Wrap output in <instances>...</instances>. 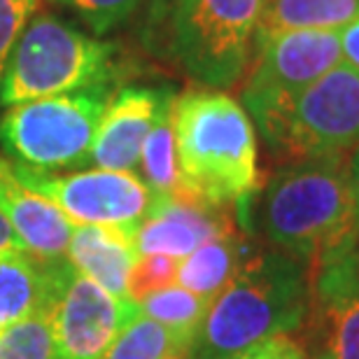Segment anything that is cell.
Wrapping results in <instances>:
<instances>
[{"mask_svg": "<svg viewBox=\"0 0 359 359\" xmlns=\"http://www.w3.org/2000/svg\"><path fill=\"white\" fill-rule=\"evenodd\" d=\"M184 359H219V357H215L210 353H205V350H201V348H191V353L187 355Z\"/></svg>", "mask_w": 359, "mask_h": 359, "instance_id": "obj_31", "label": "cell"}, {"mask_svg": "<svg viewBox=\"0 0 359 359\" xmlns=\"http://www.w3.org/2000/svg\"><path fill=\"white\" fill-rule=\"evenodd\" d=\"M210 304L212 301L198 297L184 287L170 285L166 290L152 292L145 299H140V311L149 320L166 327L184 350H191L201 336Z\"/></svg>", "mask_w": 359, "mask_h": 359, "instance_id": "obj_19", "label": "cell"}, {"mask_svg": "<svg viewBox=\"0 0 359 359\" xmlns=\"http://www.w3.org/2000/svg\"><path fill=\"white\" fill-rule=\"evenodd\" d=\"M276 353H278V336H273V339L255 343V346L241 350V353L229 355L226 359H276Z\"/></svg>", "mask_w": 359, "mask_h": 359, "instance_id": "obj_27", "label": "cell"}, {"mask_svg": "<svg viewBox=\"0 0 359 359\" xmlns=\"http://www.w3.org/2000/svg\"><path fill=\"white\" fill-rule=\"evenodd\" d=\"M117 73V45L87 35L56 14L40 12L28 21L12 49L0 105L110 87Z\"/></svg>", "mask_w": 359, "mask_h": 359, "instance_id": "obj_4", "label": "cell"}, {"mask_svg": "<svg viewBox=\"0 0 359 359\" xmlns=\"http://www.w3.org/2000/svg\"><path fill=\"white\" fill-rule=\"evenodd\" d=\"M110 87H91L7 107L0 117V145L14 163L52 173L89 166Z\"/></svg>", "mask_w": 359, "mask_h": 359, "instance_id": "obj_6", "label": "cell"}, {"mask_svg": "<svg viewBox=\"0 0 359 359\" xmlns=\"http://www.w3.org/2000/svg\"><path fill=\"white\" fill-rule=\"evenodd\" d=\"M264 0H175L173 54L208 89H233L252 63Z\"/></svg>", "mask_w": 359, "mask_h": 359, "instance_id": "obj_7", "label": "cell"}, {"mask_svg": "<svg viewBox=\"0 0 359 359\" xmlns=\"http://www.w3.org/2000/svg\"><path fill=\"white\" fill-rule=\"evenodd\" d=\"M80 17L96 35H105L126 24L152 0H52Z\"/></svg>", "mask_w": 359, "mask_h": 359, "instance_id": "obj_23", "label": "cell"}, {"mask_svg": "<svg viewBox=\"0 0 359 359\" xmlns=\"http://www.w3.org/2000/svg\"><path fill=\"white\" fill-rule=\"evenodd\" d=\"M339 38H341L343 59H346L350 68L359 70V19L339 28Z\"/></svg>", "mask_w": 359, "mask_h": 359, "instance_id": "obj_26", "label": "cell"}, {"mask_svg": "<svg viewBox=\"0 0 359 359\" xmlns=\"http://www.w3.org/2000/svg\"><path fill=\"white\" fill-rule=\"evenodd\" d=\"M231 231H238L233 208L154 194L152 208L135 231V245L140 255H166L180 262L203 243Z\"/></svg>", "mask_w": 359, "mask_h": 359, "instance_id": "obj_13", "label": "cell"}, {"mask_svg": "<svg viewBox=\"0 0 359 359\" xmlns=\"http://www.w3.org/2000/svg\"><path fill=\"white\" fill-rule=\"evenodd\" d=\"M341 61L339 31H285L257 42L243 87L245 110L294 96Z\"/></svg>", "mask_w": 359, "mask_h": 359, "instance_id": "obj_9", "label": "cell"}, {"mask_svg": "<svg viewBox=\"0 0 359 359\" xmlns=\"http://www.w3.org/2000/svg\"><path fill=\"white\" fill-rule=\"evenodd\" d=\"M257 219L271 248L308 271L359 245L348 154L287 163L264 187Z\"/></svg>", "mask_w": 359, "mask_h": 359, "instance_id": "obj_1", "label": "cell"}, {"mask_svg": "<svg viewBox=\"0 0 359 359\" xmlns=\"http://www.w3.org/2000/svg\"><path fill=\"white\" fill-rule=\"evenodd\" d=\"M348 173H350V182H353V191L357 201V217H359V145L348 154Z\"/></svg>", "mask_w": 359, "mask_h": 359, "instance_id": "obj_30", "label": "cell"}, {"mask_svg": "<svg viewBox=\"0 0 359 359\" xmlns=\"http://www.w3.org/2000/svg\"><path fill=\"white\" fill-rule=\"evenodd\" d=\"M0 212L28 252L45 259L66 257L75 224L52 201L28 189L14 173V163L5 156H0Z\"/></svg>", "mask_w": 359, "mask_h": 359, "instance_id": "obj_14", "label": "cell"}, {"mask_svg": "<svg viewBox=\"0 0 359 359\" xmlns=\"http://www.w3.org/2000/svg\"><path fill=\"white\" fill-rule=\"evenodd\" d=\"M359 19V0H264L255 45L285 31H339Z\"/></svg>", "mask_w": 359, "mask_h": 359, "instance_id": "obj_18", "label": "cell"}, {"mask_svg": "<svg viewBox=\"0 0 359 359\" xmlns=\"http://www.w3.org/2000/svg\"><path fill=\"white\" fill-rule=\"evenodd\" d=\"M70 266L68 257L45 259L28 250L0 255V329L49 311Z\"/></svg>", "mask_w": 359, "mask_h": 359, "instance_id": "obj_15", "label": "cell"}, {"mask_svg": "<svg viewBox=\"0 0 359 359\" xmlns=\"http://www.w3.org/2000/svg\"><path fill=\"white\" fill-rule=\"evenodd\" d=\"M308 269L276 248L252 250L210 304L194 348L219 359L299 332L308 313Z\"/></svg>", "mask_w": 359, "mask_h": 359, "instance_id": "obj_3", "label": "cell"}, {"mask_svg": "<svg viewBox=\"0 0 359 359\" xmlns=\"http://www.w3.org/2000/svg\"><path fill=\"white\" fill-rule=\"evenodd\" d=\"M308 313L301 325L311 359H359V245L308 271Z\"/></svg>", "mask_w": 359, "mask_h": 359, "instance_id": "obj_11", "label": "cell"}, {"mask_svg": "<svg viewBox=\"0 0 359 359\" xmlns=\"http://www.w3.org/2000/svg\"><path fill=\"white\" fill-rule=\"evenodd\" d=\"M177 259L166 255H140L128 278V297L133 301L145 299L147 294L166 290L175 283Z\"/></svg>", "mask_w": 359, "mask_h": 359, "instance_id": "obj_24", "label": "cell"}, {"mask_svg": "<svg viewBox=\"0 0 359 359\" xmlns=\"http://www.w3.org/2000/svg\"><path fill=\"white\" fill-rule=\"evenodd\" d=\"M173 103V91L166 87H124L112 93L93 140L89 163L105 170L133 173L140 166L147 135Z\"/></svg>", "mask_w": 359, "mask_h": 359, "instance_id": "obj_12", "label": "cell"}, {"mask_svg": "<svg viewBox=\"0 0 359 359\" xmlns=\"http://www.w3.org/2000/svg\"><path fill=\"white\" fill-rule=\"evenodd\" d=\"M140 313L138 301L114 297L70 266L49 308L56 359H100Z\"/></svg>", "mask_w": 359, "mask_h": 359, "instance_id": "obj_10", "label": "cell"}, {"mask_svg": "<svg viewBox=\"0 0 359 359\" xmlns=\"http://www.w3.org/2000/svg\"><path fill=\"white\" fill-rule=\"evenodd\" d=\"M245 112L283 166L350 154L359 145V70L341 61L294 96Z\"/></svg>", "mask_w": 359, "mask_h": 359, "instance_id": "obj_5", "label": "cell"}, {"mask_svg": "<svg viewBox=\"0 0 359 359\" xmlns=\"http://www.w3.org/2000/svg\"><path fill=\"white\" fill-rule=\"evenodd\" d=\"M180 170L175 196L243 208L259 189L255 124L238 100L219 89H189L173 103Z\"/></svg>", "mask_w": 359, "mask_h": 359, "instance_id": "obj_2", "label": "cell"}, {"mask_svg": "<svg viewBox=\"0 0 359 359\" xmlns=\"http://www.w3.org/2000/svg\"><path fill=\"white\" fill-rule=\"evenodd\" d=\"M276 359H311V355L306 353V348L301 346V341L292 339L290 334H283V336H278Z\"/></svg>", "mask_w": 359, "mask_h": 359, "instance_id": "obj_28", "label": "cell"}, {"mask_svg": "<svg viewBox=\"0 0 359 359\" xmlns=\"http://www.w3.org/2000/svg\"><path fill=\"white\" fill-rule=\"evenodd\" d=\"M170 112H173V107L154 124L140 154L145 184L156 196H175L180 189L175 131H173V117H170Z\"/></svg>", "mask_w": 359, "mask_h": 359, "instance_id": "obj_21", "label": "cell"}, {"mask_svg": "<svg viewBox=\"0 0 359 359\" xmlns=\"http://www.w3.org/2000/svg\"><path fill=\"white\" fill-rule=\"evenodd\" d=\"M66 257L84 278L119 299L128 297V278L140 259L135 231L121 226L80 224L70 236Z\"/></svg>", "mask_w": 359, "mask_h": 359, "instance_id": "obj_16", "label": "cell"}, {"mask_svg": "<svg viewBox=\"0 0 359 359\" xmlns=\"http://www.w3.org/2000/svg\"><path fill=\"white\" fill-rule=\"evenodd\" d=\"M17 250H26L21 245L19 236L14 233V229L10 226V222L3 217V212H0V255L5 252H17Z\"/></svg>", "mask_w": 359, "mask_h": 359, "instance_id": "obj_29", "label": "cell"}, {"mask_svg": "<svg viewBox=\"0 0 359 359\" xmlns=\"http://www.w3.org/2000/svg\"><path fill=\"white\" fill-rule=\"evenodd\" d=\"M40 0H0V82H3L12 49L26 24L38 14Z\"/></svg>", "mask_w": 359, "mask_h": 359, "instance_id": "obj_25", "label": "cell"}, {"mask_svg": "<svg viewBox=\"0 0 359 359\" xmlns=\"http://www.w3.org/2000/svg\"><path fill=\"white\" fill-rule=\"evenodd\" d=\"M0 359H56V341L49 311L0 329Z\"/></svg>", "mask_w": 359, "mask_h": 359, "instance_id": "obj_22", "label": "cell"}, {"mask_svg": "<svg viewBox=\"0 0 359 359\" xmlns=\"http://www.w3.org/2000/svg\"><path fill=\"white\" fill-rule=\"evenodd\" d=\"M14 173L28 189L52 201L75 226L96 224L138 231L154 198L152 189L128 170L96 168L56 175L14 163Z\"/></svg>", "mask_w": 359, "mask_h": 359, "instance_id": "obj_8", "label": "cell"}, {"mask_svg": "<svg viewBox=\"0 0 359 359\" xmlns=\"http://www.w3.org/2000/svg\"><path fill=\"white\" fill-rule=\"evenodd\" d=\"M248 252V241L238 231L217 236L177 264L175 283L198 297L215 301V297L224 290L233 273L238 271Z\"/></svg>", "mask_w": 359, "mask_h": 359, "instance_id": "obj_17", "label": "cell"}, {"mask_svg": "<svg viewBox=\"0 0 359 359\" xmlns=\"http://www.w3.org/2000/svg\"><path fill=\"white\" fill-rule=\"evenodd\" d=\"M189 353L191 350L180 346L166 327L140 313L121 329L100 359H184Z\"/></svg>", "mask_w": 359, "mask_h": 359, "instance_id": "obj_20", "label": "cell"}]
</instances>
